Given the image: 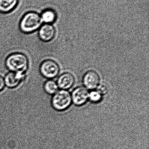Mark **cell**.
Returning <instances> with one entry per match:
<instances>
[{
  "instance_id": "cell-1",
  "label": "cell",
  "mask_w": 149,
  "mask_h": 149,
  "mask_svg": "<svg viewBox=\"0 0 149 149\" xmlns=\"http://www.w3.org/2000/svg\"><path fill=\"white\" fill-rule=\"evenodd\" d=\"M43 24L41 16L36 11H29L23 15L19 22L21 31L25 34H30L40 29Z\"/></svg>"
},
{
  "instance_id": "cell-2",
  "label": "cell",
  "mask_w": 149,
  "mask_h": 149,
  "mask_svg": "<svg viewBox=\"0 0 149 149\" xmlns=\"http://www.w3.org/2000/svg\"><path fill=\"white\" fill-rule=\"evenodd\" d=\"M5 65L10 72L25 73L29 67V59L23 53H12L6 58Z\"/></svg>"
},
{
  "instance_id": "cell-3",
  "label": "cell",
  "mask_w": 149,
  "mask_h": 149,
  "mask_svg": "<svg viewBox=\"0 0 149 149\" xmlns=\"http://www.w3.org/2000/svg\"><path fill=\"white\" fill-rule=\"evenodd\" d=\"M72 102L70 93L63 89L58 91L54 94L51 100L52 107L58 111H64L68 109L71 104Z\"/></svg>"
},
{
  "instance_id": "cell-4",
  "label": "cell",
  "mask_w": 149,
  "mask_h": 149,
  "mask_svg": "<svg viewBox=\"0 0 149 149\" xmlns=\"http://www.w3.org/2000/svg\"><path fill=\"white\" fill-rule=\"evenodd\" d=\"M59 70L57 63L51 59L45 60L40 65V73L47 79H53L57 77L59 73Z\"/></svg>"
},
{
  "instance_id": "cell-5",
  "label": "cell",
  "mask_w": 149,
  "mask_h": 149,
  "mask_svg": "<svg viewBox=\"0 0 149 149\" xmlns=\"http://www.w3.org/2000/svg\"><path fill=\"white\" fill-rule=\"evenodd\" d=\"M89 93L84 87L76 88L72 93V100L77 106H82L89 99Z\"/></svg>"
},
{
  "instance_id": "cell-6",
  "label": "cell",
  "mask_w": 149,
  "mask_h": 149,
  "mask_svg": "<svg viewBox=\"0 0 149 149\" xmlns=\"http://www.w3.org/2000/svg\"><path fill=\"white\" fill-rule=\"evenodd\" d=\"M26 74L24 72H10L5 75L4 78L5 86L9 88L16 87L25 78Z\"/></svg>"
},
{
  "instance_id": "cell-7",
  "label": "cell",
  "mask_w": 149,
  "mask_h": 149,
  "mask_svg": "<svg viewBox=\"0 0 149 149\" xmlns=\"http://www.w3.org/2000/svg\"><path fill=\"white\" fill-rule=\"evenodd\" d=\"M99 82V76L94 71L90 70L87 72L83 77V84L86 88L89 89L97 88Z\"/></svg>"
},
{
  "instance_id": "cell-8",
  "label": "cell",
  "mask_w": 149,
  "mask_h": 149,
  "mask_svg": "<svg viewBox=\"0 0 149 149\" xmlns=\"http://www.w3.org/2000/svg\"><path fill=\"white\" fill-rule=\"evenodd\" d=\"M56 30L51 24H45L39 29L38 36L40 40L45 42L51 41L55 36Z\"/></svg>"
},
{
  "instance_id": "cell-9",
  "label": "cell",
  "mask_w": 149,
  "mask_h": 149,
  "mask_svg": "<svg viewBox=\"0 0 149 149\" xmlns=\"http://www.w3.org/2000/svg\"><path fill=\"white\" fill-rule=\"evenodd\" d=\"M75 82V78L71 73L65 72L61 74L57 80L58 87L63 90H66L71 88Z\"/></svg>"
},
{
  "instance_id": "cell-10",
  "label": "cell",
  "mask_w": 149,
  "mask_h": 149,
  "mask_svg": "<svg viewBox=\"0 0 149 149\" xmlns=\"http://www.w3.org/2000/svg\"><path fill=\"white\" fill-rule=\"evenodd\" d=\"M18 4V0H0V13H10L16 8Z\"/></svg>"
},
{
  "instance_id": "cell-11",
  "label": "cell",
  "mask_w": 149,
  "mask_h": 149,
  "mask_svg": "<svg viewBox=\"0 0 149 149\" xmlns=\"http://www.w3.org/2000/svg\"><path fill=\"white\" fill-rule=\"evenodd\" d=\"M41 18L43 22L51 24L56 21L57 14L53 10L47 9L44 10L41 14Z\"/></svg>"
},
{
  "instance_id": "cell-12",
  "label": "cell",
  "mask_w": 149,
  "mask_h": 149,
  "mask_svg": "<svg viewBox=\"0 0 149 149\" xmlns=\"http://www.w3.org/2000/svg\"><path fill=\"white\" fill-rule=\"evenodd\" d=\"M58 88L57 82L51 79L46 81L44 84V89L48 94L54 95L57 92Z\"/></svg>"
},
{
  "instance_id": "cell-13",
  "label": "cell",
  "mask_w": 149,
  "mask_h": 149,
  "mask_svg": "<svg viewBox=\"0 0 149 149\" xmlns=\"http://www.w3.org/2000/svg\"><path fill=\"white\" fill-rule=\"evenodd\" d=\"M102 95L98 91H93L89 93V99L93 102H99L102 100Z\"/></svg>"
},
{
  "instance_id": "cell-14",
  "label": "cell",
  "mask_w": 149,
  "mask_h": 149,
  "mask_svg": "<svg viewBox=\"0 0 149 149\" xmlns=\"http://www.w3.org/2000/svg\"><path fill=\"white\" fill-rule=\"evenodd\" d=\"M97 91H98L102 95L106 94L107 93V87L103 84L99 85L97 87Z\"/></svg>"
},
{
  "instance_id": "cell-15",
  "label": "cell",
  "mask_w": 149,
  "mask_h": 149,
  "mask_svg": "<svg viewBox=\"0 0 149 149\" xmlns=\"http://www.w3.org/2000/svg\"><path fill=\"white\" fill-rule=\"evenodd\" d=\"M5 84L4 82V78L0 75V92L3 90L5 87Z\"/></svg>"
}]
</instances>
